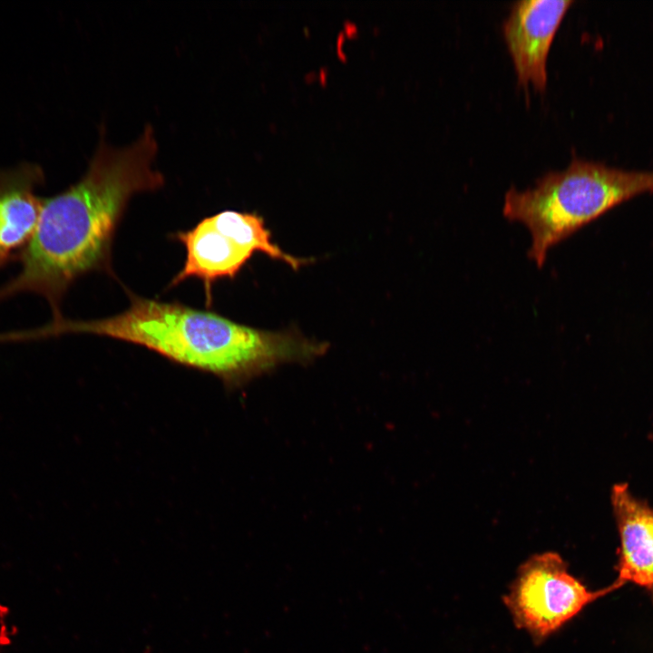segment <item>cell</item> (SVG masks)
<instances>
[{
    "label": "cell",
    "instance_id": "obj_1",
    "mask_svg": "<svg viewBox=\"0 0 653 653\" xmlns=\"http://www.w3.org/2000/svg\"><path fill=\"white\" fill-rule=\"evenodd\" d=\"M157 151L151 125L123 148L101 141L82 179L43 200L20 271L0 287V302L34 293L48 302L56 319L63 317L65 293L79 278L95 271L112 275V242L130 200L164 184L153 167Z\"/></svg>",
    "mask_w": 653,
    "mask_h": 653
},
{
    "label": "cell",
    "instance_id": "obj_2",
    "mask_svg": "<svg viewBox=\"0 0 653 653\" xmlns=\"http://www.w3.org/2000/svg\"><path fill=\"white\" fill-rule=\"evenodd\" d=\"M127 293L130 305L119 314L91 320L63 316L34 329L33 336L40 339L90 334L127 342L173 363L212 374L231 388L283 364L309 363L328 348L327 343L297 331L258 329L211 310Z\"/></svg>",
    "mask_w": 653,
    "mask_h": 653
},
{
    "label": "cell",
    "instance_id": "obj_3",
    "mask_svg": "<svg viewBox=\"0 0 653 653\" xmlns=\"http://www.w3.org/2000/svg\"><path fill=\"white\" fill-rule=\"evenodd\" d=\"M653 192V171H627L573 158L523 191L505 194L503 215L530 231L529 258L541 268L548 251L614 207Z\"/></svg>",
    "mask_w": 653,
    "mask_h": 653
},
{
    "label": "cell",
    "instance_id": "obj_4",
    "mask_svg": "<svg viewBox=\"0 0 653 653\" xmlns=\"http://www.w3.org/2000/svg\"><path fill=\"white\" fill-rule=\"evenodd\" d=\"M170 237L185 249V260L168 288L190 278L203 284L206 306L212 304V286L222 278H234L256 252L298 269L310 259L292 256L273 242L264 219L254 212L223 210L205 217L187 230Z\"/></svg>",
    "mask_w": 653,
    "mask_h": 653
},
{
    "label": "cell",
    "instance_id": "obj_5",
    "mask_svg": "<svg viewBox=\"0 0 653 653\" xmlns=\"http://www.w3.org/2000/svg\"><path fill=\"white\" fill-rule=\"evenodd\" d=\"M620 586L617 581L590 590L569 571L559 553L545 551L531 556L519 567L503 603L514 625L541 642L589 604Z\"/></svg>",
    "mask_w": 653,
    "mask_h": 653
},
{
    "label": "cell",
    "instance_id": "obj_6",
    "mask_svg": "<svg viewBox=\"0 0 653 653\" xmlns=\"http://www.w3.org/2000/svg\"><path fill=\"white\" fill-rule=\"evenodd\" d=\"M572 4L571 0H521L513 5L503 34L520 84L526 87L531 83L536 90H545L548 53Z\"/></svg>",
    "mask_w": 653,
    "mask_h": 653
},
{
    "label": "cell",
    "instance_id": "obj_7",
    "mask_svg": "<svg viewBox=\"0 0 653 653\" xmlns=\"http://www.w3.org/2000/svg\"><path fill=\"white\" fill-rule=\"evenodd\" d=\"M43 172L30 164L0 170V268L22 257L31 241L43 200L36 187Z\"/></svg>",
    "mask_w": 653,
    "mask_h": 653
},
{
    "label": "cell",
    "instance_id": "obj_8",
    "mask_svg": "<svg viewBox=\"0 0 653 653\" xmlns=\"http://www.w3.org/2000/svg\"><path fill=\"white\" fill-rule=\"evenodd\" d=\"M612 503L620 538L617 580L653 590V510L625 485L614 487Z\"/></svg>",
    "mask_w": 653,
    "mask_h": 653
}]
</instances>
